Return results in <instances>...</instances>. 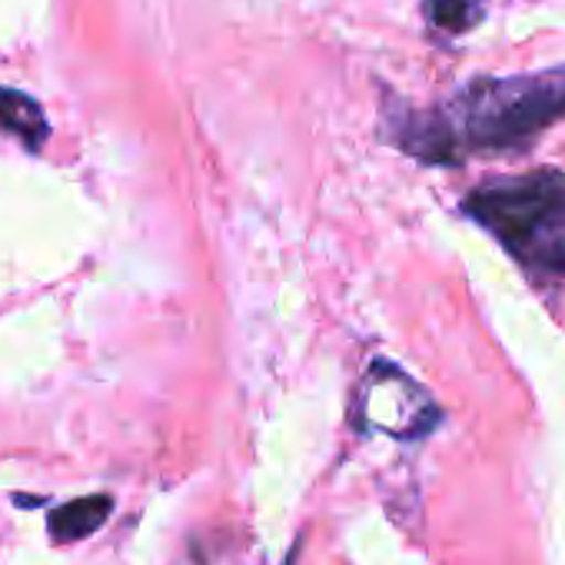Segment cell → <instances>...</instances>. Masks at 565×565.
<instances>
[{"label":"cell","instance_id":"obj_4","mask_svg":"<svg viewBox=\"0 0 565 565\" xmlns=\"http://www.w3.org/2000/svg\"><path fill=\"white\" fill-rule=\"evenodd\" d=\"M114 512V499L110 495H81L71 499L64 505H57L47 519L51 539L54 542H81L87 535H94Z\"/></svg>","mask_w":565,"mask_h":565},{"label":"cell","instance_id":"obj_3","mask_svg":"<svg viewBox=\"0 0 565 565\" xmlns=\"http://www.w3.org/2000/svg\"><path fill=\"white\" fill-rule=\"evenodd\" d=\"M439 419V409L426 390H419L406 373H399L390 363H376L363 383L360 403H356V423L373 426L376 433L390 436H426L433 433Z\"/></svg>","mask_w":565,"mask_h":565},{"label":"cell","instance_id":"obj_5","mask_svg":"<svg viewBox=\"0 0 565 565\" xmlns=\"http://www.w3.org/2000/svg\"><path fill=\"white\" fill-rule=\"evenodd\" d=\"M0 127L14 134L28 150H41L51 137V124L41 104L11 87H0Z\"/></svg>","mask_w":565,"mask_h":565},{"label":"cell","instance_id":"obj_7","mask_svg":"<svg viewBox=\"0 0 565 565\" xmlns=\"http://www.w3.org/2000/svg\"><path fill=\"white\" fill-rule=\"evenodd\" d=\"M297 555H300V545H297V548L290 552V558H287V565H294V562H297Z\"/></svg>","mask_w":565,"mask_h":565},{"label":"cell","instance_id":"obj_6","mask_svg":"<svg viewBox=\"0 0 565 565\" xmlns=\"http://www.w3.org/2000/svg\"><path fill=\"white\" fill-rule=\"evenodd\" d=\"M489 11V0H423V14L439 34H466Z\"/></svg>","mask_w":565,"mask_h":565},{"label":"cell","instance_id":"obj_1","mask_svg":"<svg viewBox=\"0 0 565 565\" xmlns=\"http://www.w3.org/2000/svg\"><path fill=\"white\" fill-rule=\"evenodd\" d=\"M562 120L565 67H548L476 77L436 107L399 110L390 130L403 153L433 167H456L472 157L519 153Z\"/></svg>","mask_w":565,"mask_h":565},{"label":"cell","instance_id":"obj_2","mask_svg":"<svg viewBox=\"0 0 565 565\" xmlns=\"http://www.w3.org/2000/svg\"><path fill=\"white\" fill-rule=\"evenodd\" d=\"M462 210L522 266L565 276V173L532 170L486 180L462 200Z\"/></svg>","mask_w":565,"mask_h":565}]
</instances>
